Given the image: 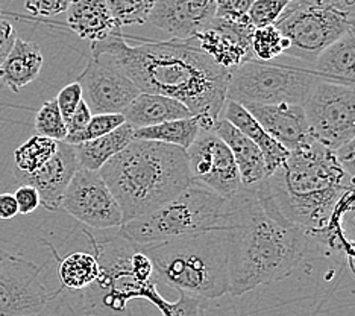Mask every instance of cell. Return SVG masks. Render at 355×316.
Instances as JSON below:
<instances>
[{"mask_svg":"<svg viewBox=\"0 0 355 316\" xmlns=\"http://www.w3.org/2000/svg\"><path fill=\"white\" fill-rule=\"evenodd\" d=\"M140 248L150 258L155 278L176 292L202 299L230 294L227 228Z\"/></svg>","mask_w":355,"mask_h":316,"instance_id":"5b68a950","label":"cell"},{"mask_svg":"<svg viewBox=\"0 0 355 316\" xmlns=\"http://www.w3.org/2000/svg\"><path fill=\"white\" fill-rule=\"evenodd\" d=\"M134 140V128L125 124L98 139L73 144L78 165L83 169L101 170V167Z\"/></svg>","mask_w":355,"mask_h":316,"instance_id":"cb8c5ba5","label":"cell"},{"mask_svg":"<svg viewBox=\"0 0 355 316\" xmlns=\"http://www.w3.org/2000/svg\"><path fill=\"white\" fill-rule=\"evenodd\" d=\"M200 129H202V125H200L199 116H191L185 119L168 120L164 122V124L153 126L134 129V137L135 139L161 142L180 146L182 149H189Z\"/></svg>","mask_w":355,"mask_h":316,"instance_id":"d4e9b609","label":"cell"},{"mask_svg":"<svg viewBox=\"0 0 355 316\" xmlns=\"http://www.w3.org/2000/svg\"><path fill=\"white\" fill-rule=\"evenodd\" d=\"M14 198L17 201V207H19V213L21 215H29L40 207V194L35 188H32L29 184H21L17 189V192L14 193Z\"/></svg>","mask_w":355,"mask_h":316,"instance_id":"8d00e7d4","label":"cell"},{"mask_svg":"<svg viewBox=\"0 0 355 316\" xmlns=\"http://www.w3.org/2000/svg\"><path fill=\"white\" fill-rule=\"evenodd\" d=\"M66 13L69 28L92 43L122 29L112 17L107 0H73Z\"/></svg>","mask_w":355,"mask_h":316,"instance_id":"ffe728a7","label":"cell"},{"mask_svg":"<svg viewBox=\"0 0 355 316\" xmlns=\"http://www.w3.org/2000/svg\"><path fill=\"white\" fill-rule=\"evenodd\" d=\"M311 67L320 79L355 88V26L331 43Z\"/></svg>","mask_w":355,"mask_h":316,"instance_id":"44dd1931","label":"cell"},{"mask_svg":"<svg viewBox=\"0 0 355 316\" xmlns=\"http://www.w3.org/2000/svg\"><path fill=\"white\" fill-rule=\"evenodd\" d=\"M348 2L351 3V6H352V5H355V0H348Z\"/></svg>","mask_w":355,"mask_h":316,"instance_id":"b9f144b4","label":"cell"},{"mask_svg":"<svg viewBox=\"0 0 355 316\" xmlns=\"http://www.w3.org/2000/svg\"><path fill=\"white\" fill-rule=\"evenodd\" d=\"M254 0H216V17L231 22H249Z\"/></svg>","mask_w":355,"mask_h":316,"instance_id":"836d02e7","label":"cell"},{"mask_svg":"<svg viewBox=\"0 0 355 316\" xmlns=\"http://www.w3.org/2000/svg\"><path fill=\"white\" fill-rule=\"evenodd\" d=\"M61 210L93 230H112L123 225V215L99 170L79 167L64 193Z\"/></svg>","mask_w":355,"mask_h":316,"instance_id":"8fae6325","label":"cell"},{"mask_svg":"<svg viewBox=\"0 0 355 316\" xmlns=\"http://www.w3.org/2000/svg\"><path fill=\"white\" fill-rule=\"evenodd\" d=\"M309 134L331 151L355 137V88L320 79L304 102Z\"/></svg>","mask_w":355,"mask_h":316,"instance_id":"9c48e42d","label":"cell"},{"mask_svg":"<svg viewBox=\"0 0 355 316\" xmlns=\"http://www.w3.org/2000/svg\"><path fill=\"white\" fill-rule=\"evenodd\" d=\"M80 101H83V88H80V84L78 81L76 83L66 85L58 93V96H56V103H58V108L64 117V122H67L70 116L73 115Z\"/></svg>","mask_w":355,"mask_h":316,"instance_id":"e575fe53","label":"cell"},{"mask_svg":"<svg viewBox=\"0 0 355 316\" xmlns=\"http://www.w3.org/2000/svg\"><path fill=\"white\" fill-rule=\"evenodd\" d=\"M348 0H290L275 23L286 40L284 55L313 64L355 23Z\"/></svg>","mask_w":355,"mask_h":316,"instance_id":"52a82bcc","label":"cell"},{"mask_svg":"<svg viewBox=\"0 0 355 316\" xmlns=\"http://www.w3.org/2000/svg\"><path fill=\"white\" fill-rule=\"evenodd\" d=\"M43 61L42 47L38 43L17 37L10 55L0 66V83L11 92L19 93L40 76Z\"/></svg>","mask_w":355,"mask_h":316,"instance_id":"7402d4cb","label":"cell"},{"mask_svg":"<svg viewBox=\"0 0 355 316\" xmlns=\"http://www.w3.org/2000/svg\"><path fill=\"white\" fill-rule=\"evenodd\" d=\"M0 13H2V8H0Z\"/></svg>","mask_w":355,"mask_h":316,"instance_id":"7bdbcfd3","label":"cell"},{"mask_svg":"<svg viewBox=\"0 0 355 316\" xmlns=\"http://www.w3.org/2000/svg\"><path fill=\"white\" fill-rule=\"evenodd\" d=\"M180 294V298L178 301H166L163 303V306L159 307V312L163 316H200L204 310V303L205 299L198 298L185 294L182 290H178Z\"/></svg>","mask_w":355,"mask_h":316,"instance_id":"d6a6232c","label":"cell"},{"mask_svg":"<svg viewBox=\"0 0 355 316\" xmlns=\"http://www.w3.org/2000/svg\"><path fill=\"white\" fill-rule=\"evenodd\" d=\"M83 99L93 115L125 113L141 92L126 73L103 56H92L78 78Z\"/></svg>","mask_w":355,"mask_h":316,"instance_id":"4fadbf2b","label":"cell"},{"mask_svg":"<svg viewBox=\"0 0 355 316\" xmlns=\"http://www.w3.org/2000/svg\"><path fill=\"white\" fill-rule=\"evenodd\" d=\"M73 0H25V8L32 15L52 17L67 11Z\"/></svg>","mask_w":355,"mask_h":316,"instance_id":"d590c367","label":"cell"},{"mask_svg":"<svg viewBox=\"0 0 355 316\" xmlns=\"http://www.w3.org/2000/svg\"><path fill=\"white\" fill-rule=\"evenodd\" d=\"M58 149V142L49 137L35 134L14 151V169L32 174L46 165Z\"/></svg>","mask_w":355,"mask_h":316,"instance_id":"4316f807","label":"cell"},{"mask_svg":"<svg viewBox=\"0 0 355 316\" xmlns=\"http://www.w3.org/2000/svg\"><path fill=\"white\" fill-rule=\"evenodd\" d=\"M252 52L257 60L272 61L286 52V40L275 24L255 28L252 32Z\"/></svg>","mask_w":355,"mask_h":316,"instance_id":"f1b7e54d","label":"cell"},{"mask_svg":"<svg viewBox=\"0 0 355 316\" xmlns=\"http://www.w3.org/2000/svg\"><path fill=\"white\" fill-rule=\"evenodd\" d=\"M243 107L251 113L266 131L279 142L288 151H295L311 139L306 126L304 105L301 103H275L255 105L249 103Z\"/></svg>","mask_w":355,"mask_h":316,"instance_id":"e0dca14e","label":"cell"},{"mask_svg":"<svg viewBox=\"0 0 355 316\" xmlns=\"http://www.w3.org/2000/svg\"><path fill=\"white\" fill-rule=\"evenodd\" d=\"M318 81L313 67L281 63V56L272 61L252 58L231 70L227 99L241 105H304Z\"/></svg>","mask_w":355,"mask_h":316,"instance_id":"ba28073f","label":"cell"},{"mask_svg":"<svg viewBox=\"0 0 355 316\" xmlns=\"http://www.w3.org/2000/svg\"><path fill=\"white\" fill-rule=\"evenodd\" d=\"M15 40H17V34H15L11 22L0 17V66L6 60V56L10 55Z\"/></svg>","mask_w":355,"mask_h":316,"instance_id":"f35d334b","label":"cell"},{"mask_svg":"<svg viewBox=\"0 0 355 316\" xmlns=\"http://www.w3.org/2000/svg\"><path fill=\"white\" fill-rule=\"evenodd\" d=\"M126 124L134 129L164 124L168 120L191 117L193 113L175 97L157 93H140L125 110Z\"/></svg>","mask_w":355,"mask_h":316,"instance_id":"603a6c76","label":"cell"},{"mask_svg":"<svg viewBox=\"0 0 355 316\" xmlns=\"http://www.w3.org/2000/svg\"><path fill=\"white\" fill-rule=\"evenodd\" d=\"M126 122L123 113H99V115H93L88 125L83 131L66 137V140L70 144H78L83 142H88L93 139H98V137H102L105 134H108L111 131H114L119 126H122Z\"/></svg>","mask_w":355,"mask_h":316,"instance_id":"4dcf8cb0","label":"cell"},{"mask_svg":"<svg viewBox=\"0 0 355 316\" xmlns=\"http://www.w3.org/2000/svg\"><path fill=\"white\" fill-rule=\"evenodd\" d=\"M354 185L336 151L313 137L290 151L284 163L261 181L279 213L310 238L328 228L338 202Z\"/></svg>","mask_w":355,"mask_h":316,"instance_id":"3957f363","label":"cell"},{"mask_svg":"<svg viewBox=\"0 0 355 316\" xmlns=\"http://www.w3.org/2000/svg\"><path fill=\"white\" fill-rule=\"evenodd\" d=\"M193 181L231 199L243 188L232 152L211 129L202 128L187 149Z\"/></svg>","mask_w":355,"mask_h":316,"instance_id":"7c38bea8","label":"cell"},{"mask_svg":"<svg viewBox=\"0 0 355 316\" xmlns=\"http://www.w3.org/2000/svg\"><path fill=\"white\" fill-rule=\"evenodd\" d=\"M93 116L92 110L88 108L87 102L83 99L79 102L78 108L75 110L73 115L70 116V119L66 122V126H67V137L70 135H75L78 133L83 131V129H85V126L88 125V122H90Z\"/></svg>","mask_w":355,"mask_h":316,"instance_id":"74e56055","label":"cell"},{"mask_svg":"<svg viewBox=\"0 0 355 316\" xmlns=\"http://www.w3.org/2000/svg\"><path fill=\"white\" fill-rule=\"evenodd\" d=\"M230 206V294L245 295L292 275L309 251V234L279 213L261 183L243 185Z\"/></svg>","mask_w":355,"mask_h":316,"instance_id":"7a4b0ae2","label":"cell"},{"mask_svg":"<svg viewBox=\"0 0 355 316\" xmlns=\"http://www.w3.org/2000/svg\"><path fill=\"white\" fill-rule=\"evenodd\" d=\"M101 265L92 253L76 251L58 263V277L64 290H83L99 278Z\"/></svg>","mask_w":355,"mask_h":316,"instance_id":"484cf974","label":"cell"},{"mask_svg":"<svg viewBox=\"0 0 355 316\" xmlns=\"http://www.w3.org/2000/svg\"><path fill=\"white\" fill-rule=\"evenodd\" d=\"M43 266L0 249V316H40L61 289L51 292L42 281Z\"/></svg>","mask_w":355,"mask_h":316,"instance_id":"30bf717a","label":"cell"},{"mask_svg":"<svg viewBox=\"0 0 355 316\" xmlns=\"http://www.w3.org/2000/svg\"><path fill=\"white\" fill-rule=\"evenodd\" d=\"M157 0H107V5L120 28L148 23Z\"/></svg>","mask_w":355,"mask_h":316,"instance_id":"83f0119b","label":"cell"},{"mask_svg":"<svg viewBox=\"0 0 355 316\" xmlns=\"http://www.w3.org/2000/svg\"><path fill=\"white\" fill-rule=\"evenodd\" d=\"M336 156L337 160L340 161L342 167L346 170V174L352 178L355 184V137L345 146H342L340 149H337Z\"/></svg>","mask_w":355,"mask_h":316,"instance_id":"ab89813d","label":"cell"},{"mask_svg":"<svg viewBox=\"0 0 355 316\" xmlns=\"http://www.w3.org/2000/svg\"><path fill=\"white\" fill-rule=\"evenodd\" d=\"M254 29L251 22H231L214 17L193 38L209 58L231 72L255 58L252 52Z\"/></svg>","mask_w":355,"mask_h":316,"instance_id":"5bb4252c","label":"cell"},{"mask_svg":"<svg viewBox=\"0 0 355 316\" xmlns=\"http://www.w3.org/2000/svg\"><path fill=\"white\" fill-rule=\"evenodd\" d=\"M216 17V0H157L148 23L176 40L193 38Z\"/></svg>","mask_w":355,"mask_h":316,"instance_id":"2e32d148","label":"cell"},{"mask_svg":"<svg viewBox=\"0 0 355 316\" xmlns=\"http://www.w3.org/2000/svg\"><path fill=\"white\" fill-rule=\"evenodd\" d=\"M79 169L75 146L67 142H58L55 156L32 174L20 172L14 169V176L20 184H29L40 194L42 206L49 212L61 210L64 193H66L71 178Z\"/></svg>","mask_w":355,"mask_h":316,"instance_id":"9a60e30c","label":"cell"},{"mask_svg":"<svg viewBox=\"0 0 355 316\" xmlns=\"http://www.w3.org/2000/svg\"><path fill=\"white\" fill-rule=\"evenodd\" d=\"M222 117L231 122L234 126L239 128L241 133L248 135L260 148L266 161V172H268V175L275 172L287 160L290 151L273 139L241 103L227 99L222 110Z\"/></svg>","mask_w":355,"mask_h":316,"instance_id":"d6986e66","label":"cell"},{"mask_svg":"<svg viewBox=\"0 0 355 316\" xmlns=\"http://www.w3.org/2000/svg\"><path fill=\"white\" fill-rule=\"evenodd\" d=\"M288 2L290 0H254L251 10L248 13L249 22L254 28L275 24Z\"/></svg>","mask_w":355,"mask_h":316,"instance_id":"1f68e13d","label":"cell"},{"mask_svg":"<svg viewBox=\"0 0 355 316\" xmlns=\"http://www.w3.org/2000/svg\"><path fill=\"white\" fill-rule=\"evenodd\" d=\"M230 199L191 181L180 194L152 212L125 222L119 234L134 245L146 247L196 236L228 226Z\"/></svg>","mask_w":355,"mask_h":316,"instance_id":"8992f818","label":"cell"},{"mask_svg":"<svg viewBox=\"0 0 355 316\" xmlns=\"http://www.w3.org/2000/svg\"><path fill=\"white\" fill-rule=\"evenodd\" d=\"M209 129L228 144L232 157L236 160L241 184L245 188H252V185L260 184L268 175L266 161L260 148L222 116L214 122V125Z\"/></svg>","mask_w":355,"mask_h":316,"instance_id":"ac0fdd59","label":"cell"},{"mask_svg":"<svg viewBox=\"0 0 355 316\" xmlns=\"http://www.w3.org/2000/svg\"><path fill=\"white\" fill-rule=\"evenodd\" d=\"M99 172L122 208L123 224L166 204L193 181L187 149L135 137Z\"/></svg>","mask_w":355,"mask_h":316,"instance_id":"277c9868","label":"cell"},{"mask_svg":"<svg viewBox=\"0 0 355 316\" xmlns=\"http://www.w3.org/2000/svg\"><path fill=\"white\" fill-rule=\"evenodd\" d=\"M35 131L40 135L49 137L56 142L66 140L67 126L56 99L46 101L35 116Z\"/></svg>","mask_w":355,"mask_h":316,"instance_id":"f546056e","label":"cell"},{"mask_svg":"<svg viewBox=\"0 0 355 316\" xmlns=\"http://www.w3.org/2000/svg\"><path fill=\"white\" fill-rule=\"evenodd\" d=\"M92 56L114 63L140 92L182 102L193 116H199L202 128L209 129L222 116L231 72L209 58L195 38L137 40L131 44L119 29L101 42H93Z\"/></svg>","mask_w":355,"mask_h":316,"instance_id":"6da1fadb","label":"cell"},{"mask_svg":"<svg viewBox=\"0 0 355 316\" xmlns=\"http://www.w3.org/2000/svg\"><path fill=\"white\" fill-rule=\"evenodd\" d=\"M19 215L17 201L11 193H0V221H10Z\"/></svg>","mask_w":355,"mask_h":316,"instance_id":"60d3db41","label":"cell"}]
</instances>
